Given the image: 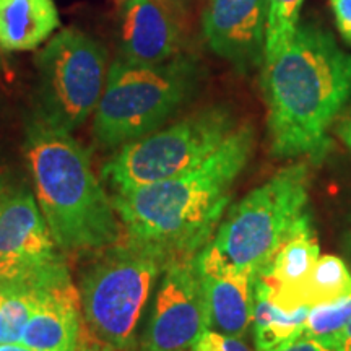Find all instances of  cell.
<instances>
[{
	"mask_svg": "<svg viewBox=\"0 0 351 351\" xmlns=\"http://www.w3.org/2000/svg\"><path fill=\"white\" fill-rule=\"evenodd\" d=\"M202 69L191 54L156 65L130 64L117 57L95 111L93 134L106 148H117L160 129L199 91Z\"/></svg>",
	"mask_w": 351,
	"mask_h": 351,
	"instance_id": "5",
	"label": "cell"
},
{
	"mask_svg": "<svg viewBox=\"0 0 351 351\" xmlns=\"http://www.w3.org/2000/svg\"><path fill=\"white\" fill-rule=\"evenodd\" d=\"M351 295V274L337 256H320L298 291V306L314 307Z\"/></svg>",
	"mask_w": 351,
	"mask_h": 351,
	"instance_id": "18",
	"label": "cell"
},
{
	"mask_svg": "<svg viewBox=\"0 0 351 351\" xmlns=\"http://www.w3.org/2000/svg\"><path fill=\"white\" fill-rule=\"evenodd\" d=\"M337 134L341 142L345 143V147L351 152V112L346 114L343 119L340 121L339 127H337Z\"/></svg>",
	"mask_w": 351,
	"mask_h": 351,
	"instance_id": "27",
	"label": "cell"
},
{
	"mask_svg": "<svg viewBox=\"0 0 351 351\" xmlns=\"http://www.w3.org/2000/svg\"><path fill=\"white\" fill-rule=\"evenodd\" d=\"M69 278L64 261L36 263L0 254V291L23 287H49Z\"/></svg>",
	"mask_w": 351,
	"mask_h": 351,
	"instance_id": "19",
	"label": "cell"
},
{
	"mask_svg": "<svg viewBox=\"0 0 351 351\" xmlns=\"http://www.w3.org/2000/svg\"><path fill=\"white\" fill-rule=\"evenodd\" d=\"M320 257L317 234L307 212L283 241L265 270L256 276V291L285 311H296L298 291Z\"/></svg>",
	"mask_w": 351,
	"mask_h": 351,
	"instance_id": "12",
	"label": "cell"
},
{
	"mask_svg": "<svg viewBox=\"0 0 351 351\" xmlns=\"http://www.w3.org/2000/svg\"><path fill=\"white\" fill-rule=\"evenodd\" d=\"M261 83L271 155L320 163L351 99V56L326 29L300 23L283 47L263 57Z\"/></svg>",
	"mask_w": 351,
	"mask_h": 351,
	"instance_id": "1",
	"label": "cell"
},
{
	"mask_svg": "<svg viewBox=\"0 0 351 351\" xmlns=\"http://www.w3.org/2000/svg\"><path fill=\"white\" fill-rule=\"evenodd\" d=\"M269 0H207L205 41L241 73L262 67Z\"/></svg>",
	"mask_w": 351,
	"mask_h": 351,
	"instance_id": "10",
	"label": "cell"
},
{
	"mask_svg": "<svg viewBox=\"0 0 351 351\" xmlns=\"http://www.w3.org/2000/svg\"><path fill=\"white\" fill-rule=\"evenodd\" d=\"M80 291L65 280L44 291L20 343L33 351H75L82 337Z\"/></svg>",
	"mask_w": 351,
	"mask_h": 351,
	"instance_id": "13",
	"label": "cell"
},
{
	"mask_svg": "<svg viewBox=\"0 0 351 351\" xmlns=\"http://www.w3.org/2000/svg\"><path fill=\"white\" fill-rule=\"evenodd\" d=\"M3 295H5V291H0V304H2V300H3Z\"/></svg>",
	"mask_w": 351,
	"mask_h": 351,
	"instance_id": "31",
	"label": "cell"
},
{
	"mask_svg": "<svg viewBox=\"0 0 351 351\" xmlns=\"http://www.w3.org/2000/svg\"><path fill=\"white\" fill-rule=\"evenodd\" d=\"M208 330L199 256L168 265L137 351H191Z\"/></svg>",
	"mask_w": 351,
	"mask_h": 351,
	"instance_id": "9",
	"label": "cell"
},
{
	"mask_svg": "<svg viewBox=\"0 0 351 351\" xmlns=\"http://www.w3.org/2000/svg\"><path fill=\"white\" fill-rule=\"evenodd\" d=\"M171 2H176V3H178V0H171Z\"/></svg>",
	"mask_w": 351,
	"mask_h": 351,
	"instance_id": "32",
	"label": "cell"
},
{
	"mask_svg": "<svg viewBox=\"0 0 351 351\" xmlns=\"http://www.w3.org/2000/svg\"><path fill=\"white\" fill-rule=\"evenodd\" d=\"M270 351H337L330 348V346L320 343V341L309 339V337L302 335L300 339L288 341V343L276 346V348L270 350Z\"/></svg>",
	"mask_w": 351,
	"mask_h": 351,
	"instance_id": "25",
	"label": "cell"
},
{
	"mask_svg": "<svg viewBox=\"0 0 351 351\" xmlns=\"http://www.w3.org/2000/svg\"><path fill=\"white\" fill-rule=\"evenodd\" d=\"M168 265L160 252L129 239L104 249L80 282L88 332L112 350L134 346L145 307Z\"/></svg>",
	"mask_w": 351,
	"mask_h": 351,
	"instance_id": "6",
	"label": "cell"
},
{
	"mask_svg": "<svg viewBox=\"0 0 351 351\" xmlns=\"http://www.w3.org/2000/svg\"><path fill=\"white\" fill-rule=\"evenodd\" d=\"M25 158L34 194L57 247L104 251L124 236L121 219L91 168L90 153L36 117L26 125Z\"/></svg>",
	"mask_w": 351,
	"mask_h": 351,
	"instance_id": "3",
	"label": "cell"
},
{
	"mask_svg": "<svg viewBox=\"0 0 351 351\" xmlns=\"http://www.w3.org/2000/svg\"><path fill=\"white\" fill-rule=\"evenodd\" d=\"M191 351H251V348L244 343L243 339L207 330Z\"/></svg>",
	"mask_w": 351,
	"mask_h": 351,
	"instance_id": "23",
	"label": "cell"
},
{
	"mask_svg": "<svg viewBox=\"0 0 351 351\" xmlns=\"http://www.w3.org/2000/svg\"><path fill=\"white\" fill-rule=\"evenodd\" d=\"M351 320V295L332 302L311 307L306 317L304 333L320 343L337 350L340 335Z\"/></svg>",
	"mask_w": 351,
	"mask_h": 351,
	"instance_id": "21",
	"label": "cell"
},
{
	"mask_svg": "<svg viewBox=\"0 0 351 351\" xmlns=\"http://www.w3.org/2000/svg\"><path fill=\"white\" fill-rule=\"evenodd\" d=\"M0 351H33V350L26 348V346L21 343H7V345H0Z\"/></svg>",
	"mask_w": 351,
	"mask_h": 351,
	"instance_id": "30",
	"label": "cell"
},
{
	"mask_svg": "<svg viewBox=\"0 0 351 351\" xmlns=\"http://www.w3.org/2000/svg\"><path fill=\"white\" fill-rule=\"evenodd\" d=\"M200 271L208 330L243 339L252 327L256 276L239 271Z\"/></svg>",
	"mask_w": 351,
	"mask_h": 351,
	"instance_id": "15",
	"label": "cell"
},
{
	"mask_svg": "<svg viewBox=\"0 0 351 351\" xmlns=\"http://www.w3.org/2000/svg\"><path fill=\"white\" fill-rule=\"evenodd\" d=\"M307 202L309 166L304 161L285 166L228 210L199 254L200 270L257 276L307 213Z\"/></svg>",
	"mask_w": 351,
	"mask_h": 351,
	"instance_id": "4",
	"label": "cell"
},
{
	"mask_svg": "<svg viewBox=\"0 0 351 351\" xmlns=\"http://www.w3.org/2000/svg\"><path fill=\"white\" fill-rule=\"evenodd\" d=\"M0 254L36 263L64 261L29 189L16 187L0 212Z\"/></svg>",
	"mask_w": 351,
	"mask_h": 351,
	"instance_id": "14",
	"label": "cell"
},
{
	"mask_svg": "<svg viewBox=\"0 0 351 351\" xmlns=\"http://www.w3.org/2000/svg\"><path fill=\"white\" fill-rule=\"evenodd\" d=\"M119 56L138 65L168 62L182 54V29L171 0H117Z\"/></svg>",
	"mask_w": 351,
	"mask_h": 351,
	"instance_id": "11",
	"label": "cell"
},
{
	"mask_svg": "<svg viewBox=\"0 0 351 351\" xmlns=\"http://www.w3.org/2000/svg\"><path fill=\"white\" fill-rule=\"evenodd\" d=\"M309 307L285 311L254 289L252 328L257 351H270L302 337Z\"/></svg>",
	"mask_w": 351,
	"mask_h": 351,
	"instance_id": "17",
	"label": "cell"
},
{
	"mask_svg": "<svg viewBox=\"0 0 351 351\" xmlns=\"http://www.w3.org/2000/svg\"><path fill=\"white\" fill-rule=\"evenodd\" d=\"M34 116L52 129H78L98 108L108 75L104 44L78 29H62L34 59Z\"/></svg>",
	"mask_w": 351,
	"mask_h": 351,
	"instance_id": "8",
	"label": "cell"
},
{
	"mask_svg": "<svg viewBox=\"0 0 351 351\" xmlns=\"http://www.w3.org/2000/svg\"><path fill=\"white\" fill-rule=\"evenodd\" d=\"M16 186H13L10 178L5 173H0V212H2L3 205L8 200V197L12 195V192L15 191Z\"/></svg>",
	"mask_w": 351,
	"mask_h": 351,
	"instance_id": "28",
	"label": "cell"
},
{
	"mask_svg": "<svg viewBox=\"0 0 351 351\" xmlns=\"http://www.w3.org/2000/svg\"><path fill=\"white\" fill-rule=\"evenodd\" d=\"M337 351H351V320L348 326L345 327L343 333L340 335L339 343H337Z\"/></svg>",
	"mask_w": 351,
	"mask_h": 351,
	"instance_id": "29",
	"label": "cell"
},
{
	"mask_svg": "<svg viewBox=\"0 0 351 351\" xmlns=\"http://www.w3.org/2000/svg\"><path fill=\"white\" fill-rule=\"evenodd\" d=\"M335 16L337 28L343 39L351 44V0H328Z\"/></svg>",
	"mask_w": 351,
	"mask_h": 351,
	"instance_id": "24",
	"label": "cell"
},
{
	"mask_svg": "<svg viewBox=\"0 0 351 351\" xmlns=\"http://www.w3.org/2000/svg\"><path fill=\"white\" fill-rule=\"evenodd\" d=\"M225 106H210L189 114L165 129L121 147L103 168L114 192L155 184L197 168L236 129Z\"/></svg>",
	"mask_w": 351,
	"mask_h": 351,
	"instance_id": "7",
	"label": "cell"
},
{
	"mask_svg": "<svg viewBox=\"0 0 351 351\" xmlns=\"http://www.w3.org/2000/svg\"><path fill=\"white\" fill-rule=\"evenodd\" d=\"M51 287L54 285L23 287L5 291L2 304H0V345L20 343L26 324L41 302L44 291Z\"/></svg>",
	"mask_w": 351,
	"mask_h": 351,
	"instance_id": "20",
	"label": "cell"
},
{
	"mask_svg": "<svg viewBox=\"0 0 351 351\" xmlns=\"http://www.w3.org/2000/svg\"><path fill=\"white\" fill-rule=\"evenodd\" d=\"M254 145L252 125H238L197 168L114 192L125 239L160 252L169 265L199 256L226 212L231 189L251 160Z\"/></svg>",
	"mask_w": 351,
	"mask_h": 351,
	"instance_id": "2",
	"label": "cell"
},
{
	"mask_svg": "<svg viewBox=\"0 0 351 351\" xmlns=\"http://www.w3.org/2000/svg\"><path fill=\"white\" fill-rule=\"evenodd\" d=\"M60 26L54 0H0V47L33 51Z\"/></svg>",
	"mask_w": 351,
	"mask_h": 351,
	"instance_id": "16",
	"label": "cell"
},
{
	"mask_svg": "<svg viewBox=\"0 0 351 351\" xmlns=\"http://www.w3.org/2000/svg\"><path fill=\"white\" fill-rule=\"evenodd\" d=\"M75 351H112V348L103 341L96 339V337L91 335L90 332L85 333L82 332L80 341H78V346Z\"/></svg>",
	"mask_w": 351,
	"mask_h": 351,
	"instance_id": "26",
	"label": "cell"
},
{
	"mask_svg": "<svg viewBox=\"0 0 351 351\" xmlns=\"http://www.w3.org/2000/svg\"><path fill=\"white\" fill-rule=\"evenodd\" d=\"M304 0H269L263 57L283 47L300 25V12Z\"/></svg>",
	"mask_w": 351,
	"mask_h": 351,
	"instance_id": "22",
	"label": "cell"
}]
</instances>
